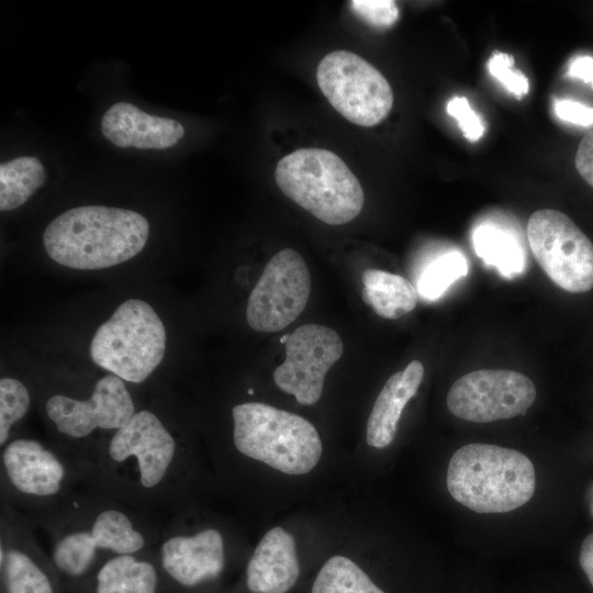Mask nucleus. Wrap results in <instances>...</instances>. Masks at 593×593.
I'll return each instance as SVG.
<instances>
[{"instance_id":"nucleus-1","label":"nucleus","mask_w":593,"mask_h":593,"mask_svg":"<svg viewBox=\"0 0 593 593\" xmlns=\"http://www.w3.org/2000/svg\"><path fill=\"white\" fill-rule=\"evenodd\" d=\"M186 458L172 424L142 407L80 465V472L88 486L150 513L172 508L182 490Z\"/></svg>"},{"instance_id":"nucleus-2","label":"nucleus","mask_w":593,"mask_h":593,"mask_svg":"<svg viewBox=\"0 0 593 593\" xmlns=\"http://www.w3.org/2000/svg\"><path fill=\"white\" fill-rule=\"evenodd\" d=\"M30 522L48 535L51 561L71 584L85 582L112 557L153 550L161 532L150 513L91 486Z\"/></svg>"},{"instance_id":"nucleus-3","label":"nucleus","mask_w":593,"mask_h":593,"mask_svg":"<svg viewBox=\"0 0 593 593\" xmlns=\"http://www.w3.org/2000/svg\"><path fill=\"white\" fill-rule=\"evenodd\" d=\"M149 235L147 219L132 210L82 205L56 216L43 233L46 254L63 267L98 270L138 255Z\"/></svg>"},{"instance_id":"nucleus-4","label":"nucleus","mask_w":593,"mask_h":593,"mask_svg":"<svg viewBox=\"0 0 593 593\" xmlns=\"http://www.w3.org/2000/svg\"><path fill=\"white\" fill-rule=\"evenodd\" d=\"M447 489L454 500L480 514L514 511L536 490V472L523 452L490 444H468L449 460Z\"/></svg>"},{"instance_id":"nucleus-5","label":"nucleus","mask_w":593,"mask_h":593,"mask_svg":"<svg viewBox=\"0 0 593 593\" xmlns=\"http://www.w3.org/2000/svg\"><path fill=\"white\" fill-rule=\"evenodd\" d=\"M55 436L54 446L80 465L115 430L125 425L137 406L125 381L107 373L87 395L55 391L43 404Z\"/></svg>"},{"instance_id":"nucleus-6","label":"nucleus","mask_w":593,"mask_h":593,"mask_svg":"<svg viewBox=\"0 0 593 593\" xmlns=\"http://www.w3.org/2000/svg\"><path fill=\"white\" fill-rule=\"evenodd\" d=\"M1 502L32 521L85 483L77 465L54 445L14 436L0 454Z\"/></svg>"},{"instance_id":"nucleus-7","label":"nucleus","mask_w":593,"mask_h":593,"mask_svg":"<svg viewBox=\"0 0 593 593\" xmlns=\"http://www.w3.org/2000/svg\"><path fill=\"white\" fill-rule=\"evenodd\" d=\"M275 179L287 198L329 225L353 221L363 208L359 180L338 155L324 148H299L283 156Z\"/></svg>"},{"instance_id":"nucleus-8","label":"nucleus","mask_w":593,"mask_h":593,"mask_svg":"<svg viewBox=\"0 0 593 593\" xmlns=\"http://www.w3.org/2000/svg\"><path fill=\"white\" fill-rule=\"evenodd\" d=\"M233 444L243 456L287 474H305L322 456L320 435L306 418L261 402L233 406Z\"/></svg>"},{"instance_id":"nucleus-9","label":"nucleus","mask_w":593,"mask_h":593,"mask_svg":"<svg viewBox=\"0 0 593 593\" xmlns=\"http://www.w3.org/2000/svg\"><path fill=\"white\" fill-rule=\"evenodd\" d=\"M166 342L165 325L154 307L131 298L96 329L89 355L108 373L126 383L141 384L163 361Z\"/></svg>"},{"instance_id":"nucleus-10","label":"nucleus","mask_w":593,"mask_h":593,"mask_svg":"<svg viewBox=\"0 0 593 593\" xmlns=\"http://www.w3.org/2000/svg\"><path fill=\"white\" fill-rule=\"evenodd\" d=\"M320 90L331 105L349 122L370 127L382 122L393 105V92L385 77L359 55L334 51L316 69Z\"/></svg>"},{"instance_id":"nucleus-11","label":"nucleus","mask_w":593,"mask_h":593,"mask_svg":"<svg viewBox=\"0 0 593 593\" xmlns=\"http://www.w3.org/2000/svg\"><path fill=\"white\" fill-rule=\"evenodd\" d=\"M526 235L537 262L557 287L572 293L593 288V244L568 215L538 210L528 219Z\"/></svg>"},{"instance_id":"nucleus-12","label":"nucleus","mask_w":593,"mask_h":593,"mask_svg":"<svg viewBox=\"0 0 593 593\" xmlns=\"http://www.w3.org/2000/svg\"><path fill=\"white\" fill-rule=\"evenodd\" d=\"M310 293L305 260L295 249H281L269 259L248 296L246 321L257 332L281 331L303 312Z\"/></svg>"},{"instance_id":"nucleus-13","label":"nucleus","mask_w":593,"mask_h":593,"mask_svg":"<svg viewBox=\"0 0 593 593\" xmlns=\"http://www.w3.org/2000/svg\"><path fill=\"white\" fill-rule=\"evenodd\" d=\"M535 399L536 387L527 376L513 370L482 369L456 380L446 402L458 418L489 423L524 414Z\"/></svg>"},{"instance_id":"nucleus-14","label":"nucleus","mask_w":593,"mask_h":593,"mask_svg":"<svg viewBox=\"0 0 593 593\" xmlns=\"http://www.w3.org/2000/svg\"><path fill=\"white\" fill-rule=\"evenodd\" d=\"M281 343L286 357L273 371L276 385L302 405L315 404L327 371L343 355L342 338L331 327L309 323L283 335Z\"/></svg>"},{"instance_id":"nucleus-15","label":"nucleus","mask_w":593,"mask_h":593,"mask_svg":"<svg viewBox=\"0 0 593 593\" xmlns=\"http://www.w3.org/2000/svg\"><path fill=\"white\" fill-rule=\"evenodd\" d=\"M154 551L163 578L181 588L217 579L226 563L225 540L217 528L186 530L178 518L161 528Z\"/></svg>"},{"instance_id":"nucleus-16","label":"nucleus","mask_w":593,"mask_h":593,"mask_svg":"<svg viewBox=\"0 0 593 593\" xmlns=\"http://www.w3.org/2000/svg\"><path fill=\"white\" fill-rule=\"evenodd\" d=\"M24 515L1 502V593H58V573Z\"/></svg>"},{"instance_id":"nucleus-17","label":"nucleus","mask_w":593,"mask_h":593,"mask_svg":"<svg viewBox=\"0 0 593 593\" xmlns=\"http://www.w3.org/2000/svg\"><path fill=\"white\" fill-rule=\"evenodd\" d=\"M103 136L121 148L165 149L178 143L184 127L178 121L150 115L128 102H116L101 119Z\"/></svg>"},{"instance_id":"nucleus-18","label":"nucleus","mask_w":593,"mask_h":593,"mask_svg":"<svg viewBox=\"0 0 593 593\" xmlns=\"http://www.w3.org/2000/svg\"><path fill=\"white\" fill-rule=\"evenodd\" d=\"M300 566L293 536L277 526L267 532L246 568L247 588L253 593H286L296 583Z\"/></svg>"},{"instance_id":"nucleus-19","label":"nucleus","mask_w":593,"mask_h":593,"mask_svg":"<svg viewBox=\"0 0 593 593\" xmlns=\"http://www.w3.org/2000/svg\"><path fill=\"white\" fill-rule=\"evenodd\" d=\"M423 378V363L413 360L387 380L367 422L366 441L369 446L384 448L393 441L402 412L417 393Z\"/></svg>"},{"instance_id":"nucleus-20","label":"nucleus","mask_w":593,"mask_h":593,"mask_svg":"<svg viewBox=\"0 0 593 593\" xmlns=\"http://www.w3.org/2000/svg\"><path fill=\"white\" fill-rule=\"evenodd\" d=\"M161 580L153 549L112 557L80 585L88 593H158Z\"/></svg>"},{"instance_id":"nucleus-21","label":"nucleus","mask_w":593,"mask_h":593,"mask_svg":"<svg viewBox=\"0 0 593 593\" xmlns=\"http://www.w3.org/2000/svg\"><path fill=\"white\" fill-rule=\"evenodd\" d=\"M363 302L387 320L400 318L413 311L418 302L417 289L404 277L380 269L362 272Z\"/></svg>"},{"instance_id":"nucleus-22","label":"nucleus","mask_w":593,"mask_h":593,"mask_svg":"<svg viewBox=\"0 0 593 593\" xmlns=\"http://www.w3.org/2000/svg\"><path fill=\"white\" fill-rule=\"evenodd\" d=\"M475 254L499 272L512 278L525 269V253L516 236L499 225L484 223L472 233Z\"/></svg>"},{"instance_id":"nucleus-23","label":"nucleus","mask_w":593,"mask_h":593,"mask_svg":"<svg viewBox=\"0 0 593 593\" xmlns=\"http://www.w3.org/2000/svg\"><path fill=\"white\" fill-rule=\"evenodd\" d=\"M46 180L40 159L21 156L0 165V210L12 211L23 205Z\"/></svg>"},{"instance_id":"nucleus-24","label":"nucleus","mask_w":593,"mask_h":593,"mask_svg":"<svg viewBox=\"0 0 593 593\" xmlns=\"http://www.w3.org/2000/svg\"><path fill=\"white\" fill-rule=\"evenodd\" d=\"M312 593H384L350 559L329 558L317 573Z\"/></svg>"},{"instance_id":"nucleus-25","label":"nucleus","mask_w":593,"mask_h":593,"mask_svg":"<svg viewBox=\"0 0 593 593\" xmlns=\"http://www.w3.org/2000/svg\"><path fill=\"white\" fill-rule=\"evenodd\" d=\"M467 272L468 264L460 251L446 253L422 271L416 287L418 295L426 300H436Z\"/></svg>"},{"instance_id":"nucleus-26","label":"nucleus","mask_w":593,"mask_h":593,"mask_svg":"<svg viewBox=\"0 0 593 593\" xmlns=\"http://www.w3.org/2000/svg\"><path fill=\"white\" fill-rule=\"evenodd\" d=\"M31 392L18 378L3 376L0 379V446H4L14 435L15 426L25 417L31 407Z\"/></svg>"},{"instance_id":"nucleus-27","label":"nucleus","mask_w":593,"mask_h":593,"mask_svg":"<svg viewBox=\"0 0 593 593\" xmlns=\"http://www.w3.org/2000/svg\"><path fill=\"white\" fill-rule=\"evenodd\" d=\"M513 66V56L502 52L494 53L488 61L490 74L500 81L507 91L521 99L528 93L529 81L523 71L514 69Z\"/></svg>"},{"instance_id":"nucleus-28","label":"nucleus","mask_w":593,"mask_h":593,"mask_svg":"<svg viewBox=\"0 0 593 593\" xmlns=\"http://www.w3.org/2000/svg\"><path fill=\"white\" fill-rule=\"evenodd\" d=\"M349 5L359 18L377 27H389L400 16L395 1L391 0H354Z\"/></svg>"},{"instance_id":"nucleus-29","label":"nucleus","mask_w":593,"mask_h":593,"mask_svg":"<svg viewBox=\"0 0 593 593\" xmlns=\"http://www.w3.org/2000/svg\"><path fill=\"white\" fill-rule=\"evenodd\" d=\"M447 113L455 118L463 136L470 141H478L484 133V125L480 116L471 109L467 98L454 97L447 103Z\"/></svg>"},{"instance_id":"nucleus-30","label":"nucleus","mask_w":593,"mask_h":593,"mask_svg":"<svg viewBox=\"0 0 593 593\" xmlns=\"http://www.w3.org/2000/svg\"><path fill=\"white\" fill-rule=\"evenodd\" d=\"M553 111L562 121L582 126L593 125V108L581 102L559 99L553 102Z\"/></svg>"},{"instance_id":"nucleus-31","label":"nucleus","mask_w":593,"mask_h":593,"mask_svg":"<svg viewBox=\"0 0 593 593\" xmlns=\"http://www.w3.org/2000/svg\"><path fill=\"white\" fill-rule=\"evenodd\" d=\"M575 168L580 176L593 187V130L589 131L579 144Z\"/></svg>"},{"instance_id":"nucleus-32","label":"nucleus","mask_w":593,"mask_h":593,"mask_svg":"<svg viewBox=\"0 0 593 593\" xmlns=\"http://www.w3.org/2000/svg\"><path fill=\"white\" fill-rule=\"evenodd\" d=\"M568 76L590 83L593 88V58L591 56L573 58L569 64Z\"/></svg>"},{"instance_id":"nucleus-33","label":"nucleus","mask_w":593,"mask_h":593,"mask_svg":"<svg viewBox=\"0 0 593 593\" xmlns=\"http://www.w3.org/2000/svg\"><path fill=\"white\" fill-rule=\"evenodd\" d=\"M579 562L593 586V533L589 534L581 544Z\"/></svg>"}]
</instances>
